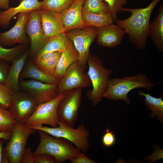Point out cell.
I'll list each match as a JSON object with an SVG mask.
<instances>
[{"label": "cell", "instance_id": "484cf974", "mask_svg": "<svg viewBox=\"0 0 163 163\" xmlns=\"http://www.w3.org/2000/svg\"><path fill=\"white\" fill-rule=\"evenodd\" d=\"M84 21L88 27L96 28L112 24L113 19L110 13L96 14L82 11Z\"/></svg>", "mask_w": 163, "mask_h": 163}, {"label": "cell", "instance_id": "8fae6325", "mask_svg": "<svg viewBox=\"0 0 163 163\" xmlns=\"http://www.w3.org/2000/svg\"><path fill=\"white\" fill-rule=\"evenodd\" d=\"M39 104L33 96L20 90L14 93L8 110L17 121L24 123Z\"/></svg>", "mask_w": 163, "mask_h": 163}, {"label": "cell", "instance_id": "d6986e66", "mask_svg": "<svg viewBox=\"0 0 163 163\" xmlns=\"http://www.w3.org/2000/svg\"><path fill=\"white\" fill-rule=\"evenodd\" d=\"M30 49H27L19 57L11 62L5 84L14 93L20 91L19 81L20 75L24 68L29 54Z\"/></svg>", "mask_w": 163, "mask_h": 163}, {"label": "cell", "instance_id": "f546056e", "mask_svg": "<svg viewBox=\"0 0 163 163\" xmlns=\"http://www.w3.org/2000/svg\"><path fill=\"white\" fill-rule=\"evenodd\" d=\"M82 11L96 14L109 13L103 0H85Z\"/></svg>", "mask_w": 163, "mask_h": 163}, {"label": "cell", "instance_id": "7402d4cb", "mask_svg": "<svg viewBox=\"0 0 163 163\" xmlns=\"http://www.w3.org/2000/svg\"><path fill=\"white\" fill-rule=\"evenodd\" d=\"M73 45L72 41L65 34L61 33L49 39L44 46L34 57L54 52H62Z\"/></svg>", "mask_w": 163, "mask_h": 163}, {"label": "cell", "instance_id": "836d02e7", "mask_svg": "<svg viewBox=\"0 0 163 163\" xmlns=\"http://www.w3.org/2000/svg\"><path fill=\"white\" fill-rule=\"evenodd\" d=\"M10 66L9 62L0 59V82L5 83L7 77Z\"/></svg>", "mask_w": 163, "mask_h": 163}, {"label": "cell", "instance_id": "d6a6232c", "mask_svg": "<svg viewBox=\"0 0 163 163\" xmlns=\"http://www.w3.org/2000/svg\"><path fill=\"white\" fill-rule=\"evenodd\" d=\"M105 133L103 136L102 142L103 145L107 147H110L115 143V138L113 131L110 130L109 128L106 129Z\"/></svg>", "mask_w": 163, "mask_h": 163}, {"label": "cell", "instance_id": "52a82bcc", "mask_svg": "<svg viewBox=\"0 0 163 163\" xmlns=\"http://www.w3.org/2000/svg\"><path fill=\"white\" fill-rule=\"evenodd\" d=\"M82 88L72 89L66 92L57 109L58 121L74 128L77 120L80 107Z\"/></svg>", "mask_w": 163, "mask_h": 163}, {"label": "cell", "instance_id": "7c38bea8", "mask_svg": "<svg viewBox=\"0 0 163 163\" xmlns=\"http://www.w3.org/2000/svg\"><path fill=\"white\" fill-rule=\"evenodd\" d=\"M91 85V80L85 70L78 62L72 64L67 69L58 85L59 94L78 88Z\"/></svg>", "mask_w": 163, "mask_h": 163}, {"label": "cell", "instance_id": "5b68a950", "mask_svg": "<svg viewBox=\"0 0 163 163\" xmlns=\"http://www.w3.org/2000/svg\"><path fill=\"white\" fill-rule=\"evenodd\" d=\"M56 127L42 125L28 126L37 130L43 131L56 137L66 139L72 142L78 149L86 154L90 148V131L84 124L74 129L59 121Z\"/></svg>", "mask_w": 163, "mask_h": 163}, {"label": "cell", "instance_id": "83f0119b", "mask_svg": "<svg viewBox=\"0 0 163 163\" xmlns=\"http://www.w3.org/2000/svg\"><path fill=\"white\" fill-rule=\"evenodd\" d=\"M75 0H43L41 9L52 10L60 14L68 8Z\"/></svg>", "mask_w": 163, "mask_h": 163}, {"label": "cell", "instance_id": "2e32d148", "mask_svg": "<svg viewBox=\"0 0 163 163\" xmlns=\"http://www.w3.org/2000/svg\"><path fill=\"white\" fill-rule=\"evenodd\" d=\"M97 28V43L106 47L113 48L120 44L126 34L125 30L112 24Z\"/></svg>", "mask_w": 163, "mask_h": 163}, {"label": "cell", "instance_id": "30bf717a", "mask_svg": "<svg viewBox=\"0 0 163 163\" xmlns=\"http://www.w3.org/2000/svg\"><path fill=\"white\" fill-rule=\"evenodd\" d=\"M40 9L33 10L29 13L25 26L26 34L30 44L29 54L32 59L49 39L45 37L43 31L40 17Z\"/></svg>", "mask_w": 163, "mask_h": 163}, {"label": "cell", "instance_id": "8992f818", "mask_svg": "<svg viewBox=\"0 0 163 163\" xmlns=\"http://www.w3.org/2000/svg\"><path fill=\"white\" fill-rule=\"evenodd\" d=\"M37 130L17 121L12 128L11 137L2 151L7 155L9 163H20L28 139Z\"/></svg>", "mask_w": 163, "mask_h": 163}, {"label": "cell", "instance_id": "3957f363", "mask_svg": "<svg viewBox=\"0 0 163 163\" xmlns=\"http://www.w3.org/2000/svg\"><path fill=\"white\" fill-rule=\"evenodd\" d=\"M37 131L40 142L33 153L34 157L46 153L53 157L57 163H60L74 157L81 151L66 139L52 136L42 130Z\"/></svg>", "mask_w": 163, "mask_h": 163}, {"label": "cell", "instance_id": "ffe728a7", "mask_svg": "<svg viewBox=\"0 0 163 163\" xmlns=\"http://www.w3.org/2000/svg\"><path fill=\"white\" fill-rule=\"evenodd\" d=\"M31 79L48 84L58 85L60 80L49 76L39 69L30 59L26 61L20 75L19 80Z\"/></svg>", "mask_w": 163, "mask_h": 163}, {"label": "cell", "instance_id": "ba28073f", "mask_svg": "<svg viewBox=\"0 0 163 163\" xmlns=\"http://www.w3.org/2000/svg\"><path fill=\"white\" fill-rule=\"evenodd\" d=\"M66 93H59L52 99L39 104L33 113L25 122V124L27 126L47 124L53 127H57V107Z\"/></svg>", "mask_w": 163, "mask_h": 163}, {"label": "cell", "instance_id": "7a4b0ae2", "mask_svg": "<svg viewBox=\"0 0 163 163\" xmlns=\"http://www.w3.org/2000/svg\"><path fill=\"white\" fill-rule=\"evenodd\" d=\"M155 87L154 83L143 73H140L133 76H124L122 78L116 77L109 79L107 88L102 97L112 101L123 100L128 105L130 100L127 94L131 90L143 88L149 91Z\"/></svg>", "mask_w": 163, "mask_h": 163}, {"label": "cell", "instance_id": "cb8c5ba5", "mask_svg": "<svg viewBox=\"0 0 163 163\" xmlns=\"http://www.w3.org/2000/svg\"><path fill=\"white\" fill-rule=\"evenodd\" d=\"M78 54L74 45L63 51L57 64L54 77L60 80L68 68L78 62Z\"/></svg>", "mask_w": 163, "mask_h": 163}, {"label": "cell", "instance_id": "1f68e13d", "mask_svg": "<svg viewBox=\"0 0 163 163\" xmlns=\"http://www.w3.org/2000/svg\"><path fill=\"white\" fill-rule=\"evenodd\" d=\"M13 94L5 83L0 82V103L8 109Z\"/></svg>", "mask_w": 163, "mask_h": 163}, {"label": "cell", "instance_id": "603a6c76", "mask_svg": "<svg viewBox=\"0 0 163 163\" xmlns=\"http://www.w3.org/2000/svg\"><path fill=\"white\" fill-rule=\"evenodd\" d=\"M149 36L158 50L163 52V4L159 8L158 15L149 23Z\"/></svg>", "mask_w": 163, "mask_h": 163}, {"label": "cell", "instance_id": "277c9868", "mask_svg": "<svg viewBox=\"0 0 163 163\" xmlns=\"http://www.w3.org/2000/svg\"><path fill=\"white\" fill-rule=\"evenodd\" d=\"M88 69L87 74L89 76L92 89L86 93V95L94 106L101 102L102 96L106 90L108 81L113 72L103 65L100 58L89 54L87 60Z\"/></svg>", "mask_w": 163, "mask_h": 163}, {"label": "cell", "instance_id": "4dcf8cb0", "mask_svg": "<svg viewBox=\"0 0 163 163\" xmlns=\"http://www.w3.org/2000/svg\"><path fill=\"white\" fill-rule=\"evenodd\" d=\"M107 8L109 13L111 15L113 21L117 19V14L121 11L123 7L125 5L127 0H103Z\"/></svg>", "mask_w": 163, "mask_h": 163}, {"label": "cell", "instance_id": "9c48e42d", "mask_svg": "<svg viewBox=\"0 0 163 163\" xmlns=\"http://www.w3.org/2000/svg\"><path fill=\"white\" fill-rule=\"evenodd\" d=\"M97 28L87 27L84 29H74L65 33L72 41L78 54V63L85 69L87 68L90 46L97 36Z\"/></svg>", "mask_w": 163, "mask_h": 163}, {"label": "cell", "instance_id": "4316f807", "mask_svg": "<svg viewBox=\"0 0 163 163\" xmlns=\"http://www.w3.org/2000/svg\"><path fill=\"white\" fill-rule=\"evenodd\" d=\"M28 49V45L19 44L13 47L6 48L0 45V59L12 62Z\"/></svg>", "mask_w": 163, "mask_h": 163}, {"label": "cell", "instance_id": "60d3db41", "mask_svg": "<svg viewBox=\"0 0 163 163\" xmlns=\"http://www.w3.org/2000/svg\"><path fill=\"white\" fill-rule=\"evenodd\" d=\"M18 0L20 1L21 2V1H22L23 0Z\"/></svg>", "mask_w": 163, "mask_h": 163}, {"label": "cell", "instance_id": "e575fe53", "mask_svg": "<svg viewBox=\"0 0 163 163\" xmlns=\"http://www.w3.org/2000/svg\"><path fill=\"white\" fill-rule=\"evenodd\" d=\"M34 163H57L51 155L46 153H41L34 157Z\"/></svg>", "mask_w": 163, "mask_h": 163}, {"label": "cell", "instance_id": "5bb4252c", "mask_svg": "<svg viewBox=\"0 0 163 163\" xmlns=\"http://www.w3.org/2000/svg\"><path fill=\"white\" fill-rule=\"evenodd\" d=\"M30 12H21L18 14L17 21L14 26L8 30L0 33V45L4 47L18 43L27 45L30 43L25 31L26 25Z\"/></svg>", "mask_w": 163, "mask_h": 163}, {"label": "cell", "instance_id": "f1b7e54d", "mask_svg": "<svg viewBox=\"0 0 163 163\" xmlns=\"http://www.w3.org/2000/svg\"><path fill=\"white\" fill-rule=\"evenodd\" d=\"M16 122L8 110L0 103V132H11Z\"/></svg>", "mask_w": 163, "mask_h": 163}, {"label": "cell", "instance_id": "f35d334b", "mask_svg": "<svg viewBox=\"0 0 163 163\" xmlns=\"http://www.w3.org/2000/svg\"><path fill=\"white\" fill-rule=\"evenodd\" d=\"M10 0H0V8H2L6 10L9 8V3Z\"/></svg>", "mask_w": 163, "mask_h": 163}, {"label": "cell", "instance_id": "9a60e30c", "mask_svg": "<svg viewBox=\"0 0 163 163\" xmlns=\"http://www.w3.org/2000/svg\"><path fill=\"white\" fill-rule=\"evenodd\" d=\"M85 0H75L68 8L60 14L65 27V33L72 29H84L88 27L84 21L82 14V7Z\"/></svg>", "mask_w": 163, "mask_h": 163}, {"label": "cell", "instance_id": "ac0fdd59", "mask_svg": "<svg viewBox=\"0 0 163 163\" xmlns=\"http://www.w3.org/2000/svg\"><path fill=\"white\" fill-rule=\"evenodd\" d=\"M42 3L43 1L38 0H23L16 7L0 11V27L6 28L8 27L13 17L20 13L30 12L41 8Z\"/></svg>", "mask_w": 163, "mask_h": 163}, {"label": "cell", "instance_id": "74e56055", "mask_svg": "<svg viewBox=\"0 0 163 163\" xmlns=\"http://www.w3.org/2000/svg\"><path fill=\"white\" fill-rule=\"evenodd\" d=\"M11 132H0V139H3L5 140H9L11 137Z\"/></svg>", "mask_w": 163, "mask_h": 163}, {"label": "cell", "instance_id": "4fadbf2b", "mask_svg": "<svg viewBox=\"0 0 163 163\" xmlns=\"http://www.w3.org/2000/svg\"><path fill=\"white\" fill-rule=\"evenodd\" d=\"M19 85L20 91L33 96L39 104L52 99L59 94L58 85L56 84L27 79L19 80Z\"/></svg>", "mask_w": 163, "mask_h": 163}, {"label": "cell", "instance_id": "d590c367", "mask_svg": "<svg viewBox=\"0 0 163 163\" xmlns=\"http://www.w3.org/2000/svg\"><path fill=\"white\" fill-rule=\"evenodd\" d=\"M30 147L26 148L22 155L20 163H34V157Z\"/></svg>", "mask_w": 163, "mask_h": 163}, {"label": "cell", "instance_id": "44dd1931", "mask_svg": "<svg viewBox=\"0 0 163 163\" xmlns=\"http://www.w3.org/2000/svg\"><path fill=\"white\" fill-rule=\"evenodd\" d=\"M62 52H48L39 56L34 57L32 61L34 65L45 74L54 77L56 66Z\"/></svg>", "mask_w": 163, "mask_h": 163}, {"label": "cell", "instance_id": "8d00e7d4", "mask_svg": "<svg viewBox=\"0 0 163 163\" xmlns=\"http://www.w3.org/2000/svg\"><path fill=\"white\" fill-rule=\"evenodd\" d=\"M72 163H96V162L87 157L82 152L76 156L69 160Z\"/></svg>", "mask_w": 163, "mask_h": 163}, {"label": "cell", "instance_id": "6da1fadb", "mask_svg": "<svg viewBox=\"0 0 163 163\" xmlns=\"http://www.w3.org/2000/svg\"><path fill=\"white\" fill-rule=\"evenodd\" d=\"M161 0H152L147 7L142 8L123 7L121 11L129 12L131 15L123 20H116L117 25L125 30L130 42L140 50L145 48L149 36V26L150 17L156 6Z\"/></svg>", "mask_w": 163, "mask_h": 163}, {"label": "cell", "instance_id": "ab89813d", "mask_svg": "<svg viewBox=\"0 0 163 163\" xmlns=\"http://www.w3.org/2000/svg\"><path fill=\"white\" fill-rule=\"evenodd\" d=\"M5 140L3 139H0V163L2 162V155L3 145Z\"/></svg>", "mask_w": 163, "mask_h": 163}, {"label": "cell", "instance_id": "e0dca14e", "mask_svg": "<svg viewBox=\"0 0 163 163\" xmlns=\"http://www.w3.org/2000/svg\"><path fill=\"white\" fill-rule=\"evenodd\" d=\"M40 14L43 31L47 38L49 39L65 33V27L59 14L52 10L40 8Z\"/></svg>", "mask_w": 163, "mask_h": 163}, {"label": "cell", "instance_id": "d4e9b609", "mask_svg": "<svg viewBox=\"0 0 163 163\" xmlns=\"http://www.w3.org/2000/svg\"><path fill=\"white\" fill-rule=\"evenodd\" d=\"M140 96L144 97V100L147 109L152 111L150 117L151 118L157 119L162 122L163 121V101L162 96L159 98H156L151 95L149 93H145L138 91Z\"/></svg>", "mask_w": 163, "mask_h": 163}]
</instances>
